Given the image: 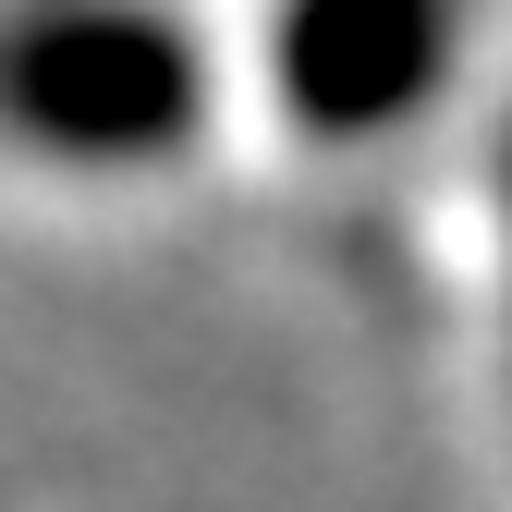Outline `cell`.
<instances>
[{
	"instance_id": "2",
	"label": "cell",
	"mask_w": 512,
	"mask_h": 512,
	"mask_svg": "<svg viewBox=\"0 0 512 512\" xmlns=\"http://www.w3.org/2000/svg\"><path fill=\"white\" fill-rule=\"evenodd\" d=\"M464 0H281L269 13V98L305 135H391L452 86Z\"/></svg>"
},
{
	"instance_id": "1",
	"label": "cell",
	"mask_w": 512,
	"mask_h": 512,
	"mask_svg": "<svg viewBox=\"0 0 512 512\" xmlns=\"http://www.w3.org/2000/svg\"><path fill=\"white\" fill-rule=\"evenodd\" d=\"M208 122V49L159 0H25L0 25V135L61 171H147Z\"/></svg>"
},
{
	"instance_id": "3",
	"label": "cell",
	"mask_w": 512,
	"mask_h": 512,
	"mask_svg": "<svg viewBox=\"0 0 512 512\" xmlns=\"http://www.w3.org/2000/svg\"><path fill=\"white\" fill-rule=\"evenodd\" d=\"M500 208H512V159H500Z\"/></svg>"
}]
</instances>
